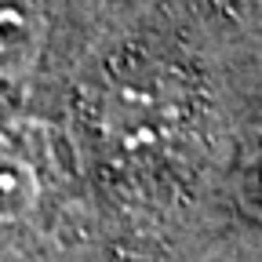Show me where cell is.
Segmentation results:
<instances>
[{"label":"cell","mask_w":262,"mask_h":262,"mask_svg":"<svg viewBox=\"0 0 262 262\" xmlns=\"http://www.w3.org/2000/svg\"><path fill=\"white\" fill-rule=\"evenodd\" d=\"M40 201V179L33 164L11 149H0V226H15L33 215Z\"/></svg>","instance_id":"cell-2"},{"label":"cell","mask_w":262,"mask_h":262,"mask_svg":"<svg viewBox=\"0 0 262 262\" xmlns=\"http://www.w3.org/2000/svg\"><path fill=\"white\" fill-rule=\"evenodd\" d=\"M48 18L40 0H0V84L26 80L40 62Z\"/></svg>","instance_id":"cell-1"}]
</instances>
